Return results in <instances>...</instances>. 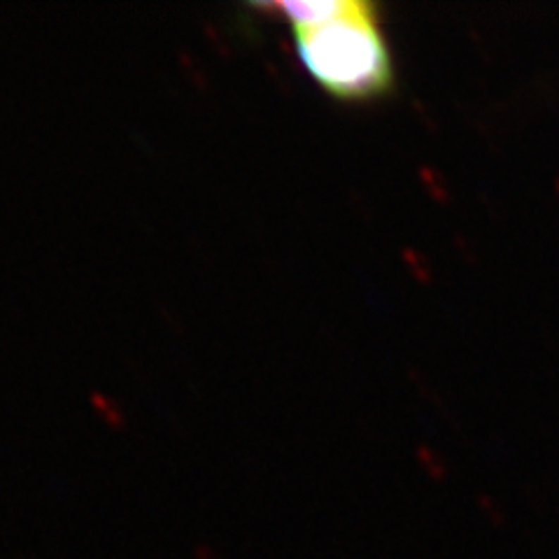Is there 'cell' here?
<instances>
[{
    "label": "cell",
    "mask_w": 559,
    "mask_h": 559,
    "mask_svg": "<svg viewBox=\"0 0 559 559\" xmlns=\"http://www.w3.org/2000/svg\"><path fill=\"white\" fill-rule=\"evenodd\" d=\"M292 28L298 61L324 94L375 101L394 87V59L378 5L366 0H287L259 5Z\"/></svg>",
    "instance_id": "1"
}]
</instances>
